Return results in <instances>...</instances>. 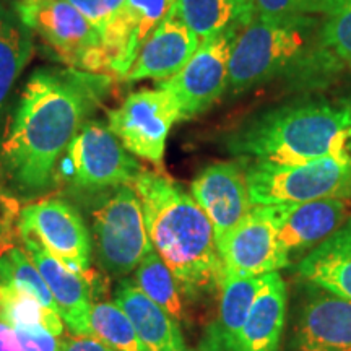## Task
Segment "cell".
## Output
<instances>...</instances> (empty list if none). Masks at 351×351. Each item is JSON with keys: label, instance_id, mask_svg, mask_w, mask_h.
<instances>
[{"label": "cell", "instance_id": "33", "mask_svg": "<svg viewBox=\"0 0 351 351\" xmlns=\"http://www.w3.org/2000/svg\"><path fill=\"white\" fill-rule=\"evenodd\" d=\"M25 351H60V341L43 328L15 327Z\"/></svg>", "mask_w": 351, "mask_h": 351}, {"label": "cell", "instance_id": "31", "mask_svg": "<svg viewBox=\"0 0 351 351\" xmlns=\"http://www.w3.org/2000/svg\"><path fill=\"white\" fill-rule=\"evenodd\" d=\"M82 15L93 25L99 36L106 32L124 0H67Z\"/></svg>", "mask_w": 351, "mask_h": 351}, {"label": "cell", "instance_id": "32", "mask_svg": "<svg viewBox=\"0 0 351 351\" xmlns=\"http://www.w3.org/2000/svg\"><path fill=\"white\" fill-rule=\"evenodd\" d=\"M20 210L16 208V202L13 197H8L0 192V257L13 245V221H16Z\"/></svg>", "mask_w": 351, "mask_h": 351}, {"label": "cell", "instance_id": "5", "mask_svg": "<svg viewBox=\"0 0 351 351\" xmlns=\"http://www.w3.org/2000/svg\"><path fill=\"white\" fill-rule=\"evenodd\" d=\"M142 165L112 134L108 124L88 119L70 140L56 166L54 186L75 194L95 195L119 186H132Z\"/></svg>", "mask_w": 351, "mask_h": 351}, {"label": "cell", "instance_id": "17", "mask_svg": "<svg viewBox=\"0 0 351 351\" xmlns=\"http://www.w3.org/2000/svg\"><path fill=\"white\" fill-rule=\"evenodd\" d=\"M199 44L200 39L184 25L174 10H169L145 41L134 65L122 80L127 83L169 80L189 62Z\"/></svg>", "mask_w": 351, "mask_h": 351}, {"label": "cell", "instance_id": "26", "mask_svg": "<svg viewBox=\"0 0 351 351\" xmlns=\"http://www.w3.org/2000/svg\"><path fill=\"white\" fill-rule=\"evenodd\" d=\"M0 317L12 327L43 328L54 337L64 335L65 324L59 313L15 285L0 283Z\"/></svg>", "mask_w": 351, "mask_h": 351}, {"label": "cell", "instance_id": "24", "mask_svg": "<svg viewBox=\"0 0 351 351\" xmlns=\"http://www.w3.org/2000/svg\"><path fill=\"white\" fill-rule=\"evenodd\" d=\"M171 10L200 41L254 19L247 0H174Z\"/></svg>", "mask_w": 351, "mask_h": 351}, {"label": "cell", "instance_id": "36", "mask_svg": "<svg viewBox=\"0 0 351 351\" xmlns=\"http://www.w3.org/2000/svg\"><path fill=\"white\" fill-rule=\"evenodd\" d=\"M186 351H199V350H197V348H187Z\"/></svg>", "mask_w": 351, "mask_h": 351}, {"label": "cell", "instance_id": "9", "mask_svg": "<svg viewBox=\"0 0 351 351\" xmlns=\"http://www.w3.org/2000/svg\"><path fill=\"white\" fill-rule=\"evenodd\" d=\"M179 121L178 103L160 86L130 93L119 108L108 111V127L121 143L158 169L163 168L166 140Z\"/></svg>", "mask_w": 351, "mask_h": 351}, {"label": "cell", "instance_id": "25", "mask_svg": "<svg viewBox=\"0 0 351 351\" xmlns=\"http://www.w3.org/2000/svg\"><path fill=\"white\" fill-rule=\"evenodd\" d=\"M132 280L145 296L150 298L165 313H168L179 326L186 322L187 311L181 289L168 265L158 256L156 251L145 256L137 269L134 270Z\"/></svg>", "mask_w": 351, "mask_h": 351}, {"label": "cell", "instance_id": "16", "mask_svg": "<svg viewBox=\"0 0 351 351\" xmlns=\"http://www.w3.org/2000/svg\"><path fill=\"white\" fill-rule=\"evenodd\" d=\"M20 238L25 245L26 254L36 265L47 288H49L65 327L69 328L72 335H93L90 326V313L93 302L90 300L85 278L52 256L36 239L28 238V236H20Z\"/></svg>", "mask_w": 351, "mask_h": 351}, {"label": "cell", "instance_id": "15", "mask_svg": "<svg viewBox=\"0 0 351 351\" xmlns=\"http://www.w3.org/2000/svg\"><path fill=\"white\" fill-rule=\"evenodd\" d=\"M276 225V241L289 258L333 234L348 219L346 197H328L304 204L270 205Z\"/></svg>", "mask_w": 351, "mask_h": 351}, {"label": "cell", "instance_id": "1", "mask_svg": "<svg viewBox=\"0 0 351 351\" xmlns=\"http://www.w3.org/2000/svg\"><path fill=\"white\" fill-rule=\"evenodd\" d=\"M111 83L106 73L73 67L46 65L29 75L0 148V173L15 194L32 199L54 186L60 156Z\"/></svg>", "mask_w": 351, "mask_h": 351}, {"label": "cell", "instance_id": "35", "mask_svg": "<svg viewBox=\"0 0 351 351\" xmlns=\"http://www.w3.org/2000/svg\"><path fill=\"white\" fill-rule=\"evenodd\" d=\"M0 351H25L15 327L0 317Z\"/></svg>", "mask_w": 351, "mask_h": 351}, {"label": "cell", "instance_id": "4", "mask_svg": "<svg viewBox=\"0 0 351 351\" xmlns=\"http://www.w3.org/2000/svg\"><path fill=\"white\" fill-rule=\"evenodd\" d=\"M337 64L339 59L324 46L317 16H254L232 46L228 90L238 95L285 75L315 80L335 72Z\"/></svg>", "mask_w": 351, "mask_h": 351}, {"label": "cell", "instance_id": "22", "mask_svg": "<svg viewBox=\"0 0 351 351\" xmlns=\"http://www.w3.org/2000/svg\"><path fill=\"white\" fill-rule=\"evenodd\" d=\"M267 275L223 280L218 315L205 327L197 350L230 351L232 340L238 335L254 301L265 285Z\"/></svg>", "mask_w": 351, "mask_h": 351}, {"label": "cell", "instance_id": "18", "mask_svg": "<svg viewBox=\"0 0 351 351\" xmlns=\"http://www.w3.org/2000/svg\"><path fill=\"white\" fill-rule=\"evenodd\" d=\"M320 291L302 307L293 351H351V300Z\"/></svg>", "mask_w": 351, "mask_h": 351}, {"label": "cell", "instance_id": "13", "mask_svg": "<svg viewBox=\"0 0 351 351\" xmlns=\"http://www.w3.org/2000/svg\"><path fill=\"white\" fill-rule=\"evenodd\" d=\"M191 195L212 223L217 249L254 207L239 160L218 161L202 169L191 184Z\"/></svg>", "mask_w": 351, "mask_h": 351}, {"label": "cell", "instance_id": "10", "mask_svg": "<svg viewBox=\"0 0 351 351\" xmlns=\"http://www.w3.org/2000/svg\"><path fill=\"white\" fill-rule=\"evenodd\" d=\"M20 236L36 239L69 269L88 278L93 258V239L80 212L64 199L47 197L20 208Z\"/></svg>", "mask_w": 351, "mask_h": 351}, {"label": "cell", "instance_id": "11", "mask_svg": "<svg viewBox=\"0 0 351 351\" xmlns=\"http://www.w3.org/2000/svg\"><path fill=\"white\" fill-rule=\"evenodd\" d=\"M239 26H231L217 36L202 39L194 56L160 88L169 91L181 111V121L208 111L228 90L230 59Z\"/></svg>", "mask_w": 351, "mask_h": 351}, {"label": "cell", "instance_id": "34", "mask_svg": "<svg viewBox=\"0 0 351 351\" xmlns=\"http://www.w3.org/2000/svg\"><path fill=\"white\" fill-rule=\"evenodd\" d=\"M60 351H116L98 337H67L60 340Z\"/></svg>", "mask_w": 351, "mask_h": 351}, {"label": "cell", "instance_id": "12", "mask_svg": "<svg viewBox=\"0 0 351 351\" xmlns=\"http://www.w3.org/2000/svg\"><path fill=\"white\" fill-rule=\"evenodd\" d=\"M225 278H252L274 274L291 263L276 241V225L270 205H254L225 244L218 249ZM223 278V280H225Z\"/></svg>", "mask_w": 351, "mask_h": 351}, {"label": "cell", "instance_id": "37", "mask_svg": "<svg viewBox=\"0 0 351 351\" xmlns=\"http://www.w3.org/2000/svg\"><path fill=\"white\" fill-rule=\"evenodd\" d=\"M173 3H174V0H173Z\"/></svg>", "mask_w": 351, "mask_h": 351}, {"label": "cell", "instance_id": "28", "mask_svg": "<svg viewBox=\"0 0 351 351\" xmlns=\"http://www.w3.org/2000/svg\"><path fill=\"white\" fill-rule=\"evenodd\" d=\"M0 282L32 293L43 304L59 313L43 275L23 249L12 247L0 257Z\"/></svg>", "mask_w": 351, "mask_h": 351}, {"label": "cell", "instance_id": "23", "mask_svg": "<svg viewBox=\"0 0 351 351\" xmlns=\"http://www.w3.org/2000/svg\"><path fill=\"white\" fill-rule=\"evenodd\" d=\"M34 34L20 20L15 7L0 5V148H2V121L8 96L21 72L32 60Z\"/></svg>", "mask_w": 351, "mask_h": 351}, {"label": "cell", "instance_id": "38", "mask_svg": "<svg viewBox=\"0 0 351 351\" xmlns=\"http://www.w3.org/2000/svg\"><path fill=\"white\" fill-rule=\"evenodd\" d=\"M0 283H2V282H0Z\"/></svg>", "mask_w": 351, "mask_h": 351}, {"label": "cell", "instance_id": "3", "mask_svg": "<svg viewBox=\"0 0 351 351\" xmlns=\"http://www.w3.org/2000/svg\"><path fill=\"white\" fill-rule=\"evenodd\" d=\"M243 163L300 165L320 158L351 156V101L288 103L249 117L226 138Z\"/></svg>", "mask_w": 351, "mask_h": 351}, {"label": "cell", "instance_id": "2", "mask_svg": "<svg viewBox=\"0 0 351 351\" xmlns=\"http://www.w3.org/2000/svg\"><path fill=\"white\" fill-rule=\"evenodd\" d=\"M132 187L158 256L176 278L184 300L210 298L223 287V262L213 228L194 197L160 171L142 169Z\"/></svg>", "mask_w": 351, "mask_h": 351}, {"label": "cell", "instance_id": "8", "mask_svg": "<svg viewBox=\"0 0 351 351\" xmlns=\"http://www.w3.org/2000/svg\"><path fill=\"white\" fill-rule=\"evenodd\" d=\"M13 7L60 62L86 72L106 73L99 33L67 0H15Z\"/></svg>", "mask_w": 351, "mask_h": 351}, {"label": "cell", "instance_id": "6", "mask_svg": "<svg viewBox=\"0 0 351 351\" xmlns=\"http://www.w3.org/2000/svg\"><path fill=\"white\" fill-rule=\"evenodd\" d=\"M91 239L101 267L116 278L134 274L145 256L155 251L134 187L119 186L95 194Z\"/></svg>", "mask_w": 351, "mask_h": 351}, {"label": "cell", "instance_id": "20", "mask_svg": "<svg viewBox=\"0 0 351 351\" xmlns=\"http://www.w3.org/2000/svg\"><path fill=\"white\" fill-rule=\"evenodd\" d=\"M114 301L129 317L147 351L187 350L181 326L150 298L145 296L134 280H121L114 293Z\"/></svg>", "mask_w": 351, "mask_h": 351}, {"label": "cell", "instance_id": "7", "mask_svg": "<svg viewBox=\"0 0 351 351\" xmlns=\"http://www.w3.org/2000/svg\"><path fill=\"white\" fill-rule=\"evenodd\" d=\"M243 165L252 205H291L351 195V156L300 165Z\"/></svg>", "mask_w": 351, "mask_h": 351}, {"label": "cell", "instance_id": "29", "mask_svg": "<svg viewBox=\"0 0 351 351\" xmlns=\"http://www.w3.org/2000/svg\"><path fill=\"white\" fill-rule=\"evenodd\" d=\"M322 41L340 64L351 65V0H332L322 20Z\"/></svg>", "mask_w": 351, "mask_h": 351}, {"label": "cell", "instance_id": "21", "mask_svg": "<svg viewBox=\"0 0 351 351\" xmlns=\"http://www.w3.org/2000/svg\"><path fill=\"white\" fill-rule=\"evenodd\" d=\"M298 274L314 287L351 300V218L302 258Z\"/></svg>", "mask_w": 351, "mask_h": 351}, {"label": "cell", "instance_id": "19", "mask_svg": "<svg viewBox=\"0 0 351 351\" xmlns=\"http://www.w3.org/2000/svg\"><path fill=\"white\" fill-rule=\"evenodd\" d=\"M287 319V285L278 271L265 285L232 340L230 351H278Z\"/></svg>", "mask_w": 351, "mask_h": 351}, {"label": "cell", "instance_id": "14", "mask_svg": "<svg viewBox=\"0 0 351 351\" xmlns=\"http://www.w3.org/2000/svg\"><path fill=\"white\" fill-rule=\"evenodd\" d=\"M173 0H124L106 32L101 34L106 73L124 78L140 49L168 15Z\"/></svg>", "mask_w": 351, "mask_h": 351}, {"label": "cell", "instance_id": "30", "mask_svg": "<svg viewBox=\"0 0 351 351\" xmlns=\"http://www.w3.org/2000/svg\"><path fill=\"white\" fill-rule=\"evenodd\" d=\"M247 3L252 16L326 15L332 0H247Z\"/></svg>", "mask_w": 351, "mask_h": 351}, {"label": "cell", "instance_id": "27", "mask_svg": "<svg viewBox=\"0 0 351 351\" xmlns=\"http://www.w3.org/2000/svg\"><path fill=\"white\" fill-rule=\"evenodd\" d=\"M90 326L95 337L116 351H147L129 317L116 302H93Z\"/></svg>", "mask_w": 351, "mask_h": 351}]
</instances>
